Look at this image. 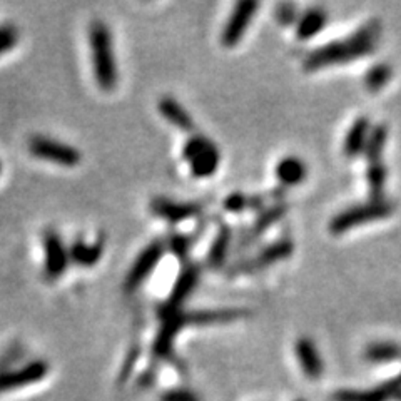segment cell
<instances>
[{"label":"cell","instance_id":"obj_1","mask_svg":"<svg viewBox=\"0 0 401 401\" xmlns=\"http://www.w3.org/2000/svg\"><path fill=\"white\" fill-rule=\"evenodd\" d=\"M381 31V22L378 19L368 20L351 36L311 50L305 59V64H303L305 70L315 73V70L326 69L329 66L348 64V62H354L358 59L368 57L373 50H377Z\"/></svg>","mask_w":401,"mask_h":401},{"label":"cell","instance_id":"obj_2","mask_svg":"<svg viewBox=\"0 0 401 401\" xmlns=\"http://www.w3.org/2000/svg\"><path fill=\"white\" fill-rule=\"evenodd\" d=\"M89 49H91L92 70H94L97 86L105 92L112 91L117 84L112 33L111 29L100 20H96L89 27Z\"/></svg>","mask_w":401,"mask_h":401},{"label":"cell","instance_id":"obj_3","mask_svg":"<svg viewBox=\"0 0 401 401\" xmlns=\"http://www.w3.org/2000/svg\"><path fill=\"white\" fill-rule=\"evenodd\" d=\"M395 211V204L391 201L379 199L370 201L365 204H356L351 208H346L338 213L329 222V233L340 236L354 229L356 226L366 225V222L379 221V219L390 218Z\"/></svg>","mask_w":401,"mask_h":401},{"label":"cell","instance_id":"obj_4","mask_svg":"<svg viewBox=\"0 0 401 401\" xmlns=\"http://www.w3.org/2000/svg\"><path fill=\"white\" fill-rule=\"evenodd\" d=\"M183 156L186 162H189L194 177H201V179L213 176L218 171L219 159H221L216 144H213L204 136L189 137L184 144Z\"/></svg>","mask_w":401,"mask_h":401},{"label":"cell","instance_id":"obj_5","mask_svg":"<svg viewBox=\"0 0 401 401\" xmlns=\"http://www.w3.org/2000/svg\"><path fill=\"white\" fill-rule=\"evenodd\" d=\"M29 151L33 158L47 160V162L57 164L62 167H75L82 158L75 147L47 136L32 137L29 142Z\"/></svg>","mask_w":401,"mask_h":401},{"label":"cell","instance_id":"obj_6","mask_svg":"<svg viewBox=\"0 0 401 401\" xmlns=\"http://www.w3.org/2000/svg\"><path fill=\"white\" fill-rule=\"evenodd\" d=\"M164 252H166V243H164V241H154L149 246L142 249L141 255L134 261L133 268L129 269L128 276H126L124 289L128 291V293L136 291L139 286L153 274L156 266L162 259Z\"/></svg>","mask_w":401,"mask_h":401},{"label":"cell","instance_id":"obj_7","mask_svg":"<svg viewBox=\"0 0 401 401\" xmlns=\"http://www.w3.org/2000/svg\"><path fill=\"white\" fill-rule=\"evenodd\" d=\"M199 276H201L199 264L189 263L184 266L183 271H181L179 276H177L176 285L172 286L171 294H169L166 303H164L162 308L159 310L160 318L176 313V311H181V308H183L186 299L191 296L192 291L196 289Z\"/></svg>","mask_w":401,"mask_h":401},{"label":"cell","instance_id":"obj_8","mask_svg":"<svg viewBox=\"0 0 401 401\" xmlns=\"http://www.w3.org/2000/svg\"><path fill=\"white\" fill-rule=\"evenodd\" d=\"M44 273L50 281H56L66 273L70 263L69 249L56 229H47L44 233Z\"/></svg>","mask_w":401,"mask_h":401},{"label":"cell","instance_id":"obj_9","mask_svg":"<svg viewBox=\"0 0 401 401\" xmlns=\"http://www.w3.org/2000/svg\"><path fill=\"white\" fill-rule=\"evenodd\" d=\"M160 319H162V324H160L158 336H156L153 343V358L156 361L171 360L172 353H174L176 336L188 326L184 318V310L176 311V313L164 316Z\"/></svg>","mask_w":401,"mask_h":401},{"label":"cell","instance_id":"obj_10","mask_svg":"<svg viewBox=\"0 0 401 401\" xmlns=\"http://www.w3.org/2000/svg\"><path fill=\"white\" fill-rule=\"evenodd\" d=\"M47 373L49 365L44 360H33L17 370L0 371V395L40 381Z\"/></svg>","mask_w":401,"mask_h":401},{"label":"cell","instance_id":"obj_11","mask_svg":"<svg viewBox=\"0 0 401 401\" xmlns=\"http://www.w3.org/2000/svg\"><path fill=\"white\" fill-rule=\"evenodd\" d=\"M257 8H259V3L252 2V0L236 3L233 14L221 32V44L225 47H234L239 44L248 31L249 24H251L252 17L256 15Z\"/></svg>","mask_w":401,"mask_h":401},{"label":"cell","instance_id":"obj_12","mask_svg":"<svg viewBox=\"0 0 401 401\" xmlns=\"http://www.w3.org/2000/svg\"><path fill=\"white\" fill-rule=\"evenodd\" d=\"M294 251V243L291 239H278L274 243L261 249L256 257L246 259L236 266V273H256L259 269L268 268V266L280 263V261L288 259Z\"/></svg>","mask_w":401,"mask_h":401},{"label":"cell","instance_id":"obj_13","mask_svg":"<svg viewBox=\"0 0 401 401\" xmlns=\"http://www.w3.org/2000/svg\"><path fill=\"white\" fill-rule=\"evenodd\" d=\"M202 209H204V206L201 202H179L167 199V197H154L151 201V211H153L154 216L166 219L171 225H177L186 219L199 216Z\"/></svg>","mask_w":401,"mask_h":401},{"label":"cell","instance_id":"obj_14","mask_svg":"<svg viewBox=\"0 0 401 401\" xmlns=\"http://www.w3.org/2000/svg\"><path fill=\"white\" fill-rule=\"evenodd\" d=\"M336 401H401V381L396 377L370 390H341L335 393Z\"/></svg>","mask_w":401,"mask_h":401},{"label":"cell","instance_id":"obj_15","mask_svg":"<svg viewBox=\"0 0 401 401\" xmlns=\"http://www.w3.org/2000/svg\"><path fill=\"white\" fill-rule=\"evenodd\" d=\"M246 315L244 310L227 308V310H202V311H184L188 326H211V324L233 323Z\"/></svg>","mask_w":401,"mask_h":401},{"label":"cell","instance_id":"obj_16","mask_svg":"<svg viewBox=\"0 0 401 401\" xmlns=\"http://www.w3.org/2000/svg\"><path fill=\"white\" fill-rule=\"evenodd\" d=\"M296 354L299 366H301L305 377L308 379H319L324 371V366L313 340H310V338H299L296 341Z\"/></svg>","mask_w":401,"mask_h":401},{"label":"cell","instance_id":"obj_17","mask_svg":"<svg viewBox=\"0 0 401 401\" xmlns=\"http://www.w3.org/2000/svg\"><path fill=\"white\" fill-rule=\"evenodd\" d=\"M371 128H370V119L366 116L358 117L353 122V126L349 128L348 134H346L345 142H343V153L346 158H356L361 153H365L366 142H368Z\"/></svg>","mask_w":401,"mask_h":401},{"label":"cell","instance_id":"obj_18","mask_svg":"<svg viewBox=\"0 0 401 401\" xmlns=\"http://www.w3.org/2000/svg\"><path fill=\"white\" fill-rule=\"evenodd\" d=\"M103 239L92 241V243H87L86 239H75L73 246L69 248L70 261L77 266H82V268H91V266L99 263V259L103 257Z\"/></svg>","mask_w":401,"mask_h":401},{"label":"cell","instance_id":"obj_19","mask_svg":"<svg viewBox=\"0 0 401 401\" xmlns=\"http://www.w3.org/2000/svg\"><path fill=\"white\" fill-rule=\"evenodd\" d=\"M328 22V12L323 7H311L299 15L296 22V37L299 40H308L318 36Z\"/></svg>","mask_w":401,"mask_h":401},{"label":"cell","instance_id":"obj_20","mask_svg":"<svg viewBox=\"0 0 401 401\" xmlns=\"http://www.w3.org/2000/svg\"><path fill=\"white\" fill-rule=\"evenodd\" d=\"M159 112L162 114L166 119L171 122L172 126H176L181 130H192L194 129V121L183 104L177 103L174 97H162L159 100Z\"/></svg>","mask_w":401,"mask_h":401},{"label":"cell","instance_id":"obj_21","mask_svg":"<svg viewBox=\"0 0 401 401\" xmlns=\"http://www.w3.org/2000/svg\"><path fill=\"white\" fill-rule=\"evenodd\" d=\"M306 164L296 156L282 158L276 166V177L282 186H296L306 177Z\"/></svg>","mask_w":401,"mask_h":401},{"label":"cell","instance_id":"obj_22","mask_svg":"<svg viewBox=\"0 0 401 401\" xmlns=\"http://www.w3.org/2000/svg\"><path fill=\"white\" fill-rule=\"evenodd\" d=\"M231 241H233V231H231V226L222 225L219 227L216 238H214L213 244H211L209 252H208V259L206 263L209 264V268L219 269L222 264H225L227 251H229Z\"/></svg>","mask_w":401,"mask_h":401},{"label":"cell","instance_id":"obj_23","mask_svg":"<svg viewBox=\"0 0 401 401\" xmlns=\"http://www.w3.org/2000/svg\"><path fill=\"white\" fill-rule=\"evenodd\" d=\"M286 213H288V206H286L285 202H278V204H273L271 208L264 209L263 213L256 218L255 225H252L251 231H249V238H257V236L264 234L274 222L281 221Z\"/></svg>","mask_w":401,"mask_h":401},{"label":"cell","instance_id":"obj_24","mask_svg":"<svg viewBox=\"0 0 401 401\" xmlns=\"http://www.w3.org/2000/svg\"><path fill=\"white\" fill-rule=\"evenodd\" d=\"M365 358L371 363H390L401 358V346L391 341H378L368 345L365 349Z\"/></svg>","mask_w":401,"mask_h":401},{"label":"cell","instance_id":"obj_25","mask_svg":"<svg viewBox=\"0 0 401 401\" xmlns=\"http://www.w3.org/2000/svg\"><path fill=\"white\" fill-rule=\"evenodd\" d=\"M388 141V128L385 124H378L371 129L368 142L365 147V156L370 162H379L381 160L383 151Z\"/></svg>","mask_w":401,"mask_h":401},{"label":"cell","instance_id":"obj_26","mask_svg":"<svg viewBox=\"0 0 401 401\" xmlns=\"http://www.w3.org/2000/svg\"><path fill=\"white\" fill-rule=\"evenodd\" d=\"M386 176L388 171L381 160H379V162L368 164V169H366V181H368L371 201L385 199V197H383V189H385L386 184Z\"/></svg>","mask_w":401,"mask_h":401},{"label":"cell","instance_id":"obj_27","mask_svg":"<svg viewBox=\"0 0 401 401\" xmlns=\"http://www.w3.org/2000/svg\"><path fill=\"white\" fill-rule=\"evenodd\" d=\"M391 77H393L391 66L385 64V62H379V64H374L368 73L365 74V86L370 92H378L390 82Z\"/></svg>","mask_w":401,"mask_h":401},{"label":"cell","instance_id":"obj_28","mask_svg":"<svg viewBox=\"0 0 401 401\" xmlns=\"http://www.w3.org/2000/svg\"><path fill=\"white\" fill-rule=\"evenodd\" d=\"M263 206V199L261 197H249L246 194L233 192L225 199V209L229 213H241L244 209H259Z\"/></svg>","mask_w":401,"mask_h":401},{"label":"cell","instance_id":"obj_29","mask_svg":"<svg viewBox=\"0 0 401 401\" xmlns=\"http://www.w3.org/2000/svg\"><path fill=\"white\" fill-rule=\"evenodd\" d=\"M17 40H19V33L17 29L12 25H2L0 27V56L8 52L10 49L15 47Z\"/></svg>","mask_w":401,"mask_h":401},{"label":"cell","instance_id":"obj_30","mask_svg":"<svg viewBox=\"0 0 401 401\" xmlns=\"http://www.w3.org/2000/svg\"><path fill=\"white\" fill-rule=\"evenodd\" d=\"M139 353H141V348H139L137 345L129 349L128 356H126L124 363H122V368L119 371V383H126L130 378V374H133L134 371V366H136V363L139 360Z\"/></svg>","mask_w":401,"mask_h":401},{"label":"cell","instance_id":"obj_31","mask_svg":"<svg viewBox=\"0 0 401 401\" xmlns=\"http://www.w3.org/2000/svg\"><path fill=\"white\" fill-rule=\"evenodd\" d=\"M276 17L281 24L289 25L298 22V8L293 6V3H281L280 7L276 8Z\"/></svg>","mask_w":401,"mask_h":401},{"label":"cell","instance_id":"obj_32","mask_svg":"<svg viewBox=\"0 0 401 401\" xmlns=\"http://www.w3.org/2000/svg\"><path fill=\"white\" fill-rule=\"evenodd\" d=\"M160 401H201L191 390H169L160 396Z\"/></svg>","mask_w":401,"mask_h":401},{"label":"cell","instance_id":"obj_33","mask_svg":"<svg viewBox=\"0 0 401 401\" xmlns=\"http://www.w3.org/2000/svg\"><path fill=\"white\" fill-rule=\"evenodd\" d=\"M189 239L184 238V236H172L171 241H169V248H171V251H174V255H177L179 257H184L188 255L189 251Z\"/></svg>","mask_w":401,"mask_h":401},{"label":"cell","instance_id":"obj_34","mask_svg":"<svg viewBox=\"0 0 401 401\" xmlns=\"http://www.w3.org/2000/svg\"><path fill=\"white\" fill-rule=\"evenodd\" d=\"M398 379H400V381H401V373H400V374H398Z\"/></svg>","mask_w":401,"mask_h":401},{"label":"cell","instance_id":"obj_35","mask_svg":"<svg viewBox=\"0 0 401 401\" xmlns=\"http://www.w3.org/2000/svg\"><path fill=\"white\" fill-rule=\"evenodd\" d=\"M0 172H2V164H0Z\"/></svg>","mask_w":401,"mask_h":401},{"label":"cell","instance_id":"obj_36","mask_svg":"<svg viewBox=\"0 0 401 401\" xmlns=\"http://www.w3.org/2000/svg\"><path fill=\"white\" fill-rule=\"evenodd\" d=\"M296 401H305V400H296Z\"/></svg>","mask_w":401,"mask_h":401}]
</instances>
